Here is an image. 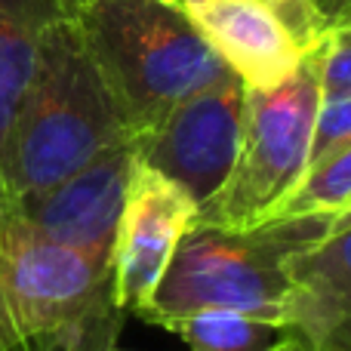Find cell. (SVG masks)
<instances>
[{"mask_svg": "<svg viewBox=\"0 0 351 351\" xmlns=\"http://www.w3.org/2000/svg\"><path fill=\"white\" fill-rule=\"evenodd\" d=\"M342 210H351V197L346 200V204H342ZM336 213H339V210H336Z\"/></svg>", "mask_w": 351, "mask_h": 351, "instance_id": "obj_18", "label": "cell"}, {"mask_svg": "<svg viewBox=\"0 0 351 351\" xmlns=\"http://www.w3.org/2000/svg\"><path fill=\"white\" fill-rule=\"evenodd\" d=\"M284 327L305 351H351V210L287 262Z\"/></svg>", "mask_w": 351, "mask_h": 351, "instance_id": "obj_9", "label": "cell"}, {"mask_svg": "<svg viewBox=\"0 0 351 351\" xmlns=\"http://www.w3.org/2000/svg\"><path fill=\"white\" fill-rule=\"evenodd\" d=\"M121 324L108 265L0 210V348L105 351L117 342Z\"/></svg>", "mask_w": 351, "mask_h": 351, "instance_id": "obj_3", "label": "cell"}, {"mask_svg": "<svg viewBox=\"0 0 351 351\" xmlns=\"http://www.w3.org/2000/svg\"><path fill=\"white\" fill-rule=\"evenodd\" d=\"M59 3H62V10H65V16H68V19H71V16H74V12H77V10H80V6H84V3H86V0H59Z\"/></svg>", "mask_w": 351, "mask_h": 351, "instance_id": "obj_17", "label": "cell"}, {"mask_svg": "<svg viewBox=\"0 0 351 351\" xmlns=\"http://www.w3.org/2000/svg\"><path fill=\"white\" fill-rule=\"evenodd\" d=\"M247 86L234 71L179 102L154 130L136 136L139 160L182 188L194 204H206L225 185L243 133Z\"/></svg>", "mask_w": 351, "mask_h": 351, "instance_id": "obj_6", "label": "cell"}, {"mask_svg": "<svg viewBox=\"0 0 351 351\" xmlns=\"http://www.w3.org/2000/svg\"><path fill=\"white\" fill-rule=\"evenodd\" d=\"M194 216L197 204L176 182L136 164L111 250V296L123 315L148 305Z\"/></svg>", "mask_w": 351, "mask_h": 351, "instance_id": "obj_8", "label": "cell"}, {"mask_svg": "<svg viewBox=\"0 0 351 351\" xmlns=\"http://www.w3.org/2000/svg\"><path fill=\"white\" fill-rule=\"evenodd\" d=\"M268 351H305V348H302V342H299V339H293V336L287 333L284 339H280V342H274V346L268 348Z\"/></svg>", "mask_w": 351, "mask_h": 351, "instance_id": "obj_16", "label": "cell"}, {"mask_svg": "<svg viewBox=\"0 0 351 351\" xmlns=\"http://www.w3.org/2000/svg\"><path fill=\"white\" fill-rule=\"evenodd\" d=\"M330 225L333 213L271 216L247 228L194 222L182 234L158 290L139 317L167 327L185 315L228 308L284 327L290 293L287 262L321 241Z\"/></svg>", "mask_w": 351, "mask_h": 351, "instance_id": "obj_2", "label": "cell"}, {"mask_svg": "<svg viewBox=\"0 0 351 351\" xmlns=\"http://www.w3.org/2000/svg\"><path fill=\"white\" fill-rule=\"evenodd\" d=\"M321 96H351V0L330 10V22L315 49Z\"/></svg>", "mask_w": 351, "mask_h": 351, "instance_id": "obj_13", "label": "cell"}, {"mask_svg": "<svg viewBox=\"0 0 351 351\" xmlns=\"http://www.w3.org/2000/svg\"><path fill=\"white\" fill-rule=\"evenodd\" d=\"M321 74L315 53L271 90H247L243 133L225 185L197 206V225L247 228L274 216L308 170Z\"/></svg>", "mask_w": 351, "mask_h": 351, "instance_id": "obj_5", "label": "cell"}, {"mask_svg": "<svg viewBox=\"0 0 351 351\" xmlns=\"http://www.w3.org/2000/svg\"><path fill=\"white\" fill-rule=\"evenodd\" d=\"M164 330L176 333L188 351H268L287 336L284 327L228 308H210L170 321Z\"/></svg>", "mask_w": 351, "mask_h": 351, "instance_id": "obj_12", "label": "cell"}, {"mask_svg": "<svg viewBox=\"0 0 351 351\" xmlns=\"http://www.w3.org/2000/svg\"><path fill=\"white\" fill-rule=\"evenodd\" d=\"M160 3H170V6H179V0H160Z\"/></svg>", "mask_w": 351, "mask_h": 351, "instance_id": "obj_19", "label": "cell"}, {"mask_svg": "<svg viewBox=\"0 0 351 351\" xmlns=\"http://www.w3.org/2000/svg\"><path fill=\"white\" fill-rule=\"evenodd\" d=\"M71 19L133 136L154 130L179 102L228 71L179 6L86 0Z\"/></svg>", "mask_w": 351, "mask_h": 351, "instance_id": "obj_4", "label": "cell"}, {"mask_svg": "<svg viewBox=\"0 0 351 351\" xmlns=\"http://www.w3.org/2000/svg\"><path fill=\"white\" fill-rule=\"evenodd\" d=\"M179 10L247 90L284 84L305 49L262 0H179Z\"/></svg>", "mask_w": 351, "mask_h": 351, "instance_id": "obj_10", "label": "cell"}, {"mask_svg": "<svg viewBox=\"0 0 351 351\" xmlns=\"http://www.w3.org/2000/svg\"><path fill=\"white\" fill-rule=\"evenodd\" d=\"M262 3L290 28V34L296 37L305 53H311L321 43L330 22V12L321 0H262Z\"/></svg>", "mask_w": 351, "mask_h": 351, "instance_id": "obj_15", "label": "cell"}, {"mask_svg": "<svg viewBox=\"0 0 351 351\" xmlns=\"http://www.w3.org/2000/svg\"><path fill=\"white\" fill-rule=\"evenodd\" d=\"M136 164H139V145L133 136L93 158L59 185L28 194L3 210L16 213L49 241L111 268L117 222Z\"/></svg>", "mask_w": 351, "mask_h": 351, "instance_id": "obj_7", "label": "cell"}, {"mask_svg": "<svg viewBox=\"0 0 351 351\" xmlns=\"http://www.w3.org/2000/svg\"><path fill=\"white\" fill-rule=\"evenodd\" d=\"M0 351H3V348H0Z\"/></svg>", "mask_w": 351, "mask_h": 351, "instance_id": "obj_21", "label": "cell"}, {"mask_svg": "<svg viewBox=\"0 0 351 351\" xmlns=\"http://www.w3.org/2000/svg\"><path fill=\"white\" fill-rule=\"evenodd\" d=\"M123 139L133 133L74 19H56L40 37L34 74L12 123L0 210L59 185Z\"/></svg>", "mask_w": 351, "mask_h": 351, "instance_id": "obj_1", "label": "cell"}, {"mask_svg": "<svg viewBox=\"0 0 351 351\" xmlns=\"http://www.w3.org/2000/svg\"><path fill=\"white\" fill-rule=\"evenodd\" d=\"M351 145V96H321L311 136L308 167Z\"/></svg>", "mask_w": 351, "mask_h": 351, "instance_id": "obj_14", "label": "cell"}, {"mask_svg": "<svg viewBox=\"0 0 351 351\" xmlns=\"http://www.w3.org/2000/svg\"><path fill=\"white\" fill-rule=\"evenodd\" d=\"M56 19H65L59 0H0V179L12 123L37 65L40 37Z\"/></svg>", "mask_w": 351, "mask_h": 351, "instance_id": "obj_11", "label": "cell"}, {"mask_svg": "<svg viewBox=\"0 0 351 351\" xmlns=\"http://www.w3.org/2000/svg\"><path fill=\"white\" fill-rule=\"evenodd\" d=\"M105 351H121V348H114V346H111V348H105Z\"/></svg>", "mask_w": 351, "mask_h": 351, "instance_id": "obj_20", "label": "cell"}]
</instances>
